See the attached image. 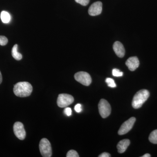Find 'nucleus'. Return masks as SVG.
<instances>
[{"mask_svg":"<svg viewBox=\"0 0 157 157\" xmlns=\"http://www.w3.org/2000/svg\"><path fill=\"white\" fill-rule=\"evenodd\" d=\"M125 64L130 71H134L138 67L140 63L137 57L133 56L129 58Z\"/></svg>","mask_w":157,"mask_h":157,"instance_id":"nucleus-10","label":"nucleus"},{"mask_svg":"<svg viewBox=\"0 0 157 157\" xmlns=\"http://www.w3.org/2000/svg\"><path fill=\"white\" fill-rule=\"evenodd\" d=\"M74 109H75V111H76V112H81L82 110L81 104H76V106H75Z\"/></svg>","mask_w":157,"mask_h":157,"instance_id":"nucleus-21","label":"nucleus"},{"mask_svg":"<svg viewBox=\"0 0 157 157\" xmlns=\"http://www.w3.org/2000/svg\"><path fill=\"white\" fill-rule=\"evenodd\" d=\"M107 85L109 87L111 88H115L116 87V84L113 78H106L105 80Z\"/></svg>","mask_w":157,"mask_h":157,"instance_id":"nucleus-16","label":"nucleus"},{"mask_svg":"<svg viewBox=\"0 0 157 157\" xmlns=\"http://www.w3.org/2000/svg\"><path fill=\"white\" fill-rule=\"evenodd\" d=\"M149 140L154 144H157V130H154L151 133Z\"/></svg>","mask_w":157,"mask_h":157,"instance_id":"nucleus-15","label":"nucleus"},{"mask_svg":"<svg viewBox=\"0 0 157 157\" xmlns=\"http://www.w3.org/2000/svg\"><path fill=\"white\" fill-rule=\"evenodd\" d=\"M130 144V141L129 139H124L121 140L117 145L118 152L119 153H123L126 150Z\"/></svg>","mask_w":157,"mask_h":157,"instance_id":"nucleus-12","label":"nucleus"},{"mask_svg":"<svg viewBox=\"0 0 157 157\" xmlns=\"http://www.w3.org/2000/svg\"><path fill=\"white\" fill-rule=\"evenodd\" d=\"M64 113L67 116H70L72 114V109L70 107H67L64 109Z\"/></svg>","mask_w":157,"mask_h":157,"instance_id":"nucleus-22","label":"nucleus"},{"mask_svg":"<svg viewBox=\"0 0 157 157\" xmlns=\"http://www.w3.org/2000/svg\"><path fill=\"white\" fill-rule=\"evenodd\" d=\"M17 48H18V45L17 44H15L12 48L11 53H12V56L15 59L17 60H20L22 58V56L21 54L18 52Z\"/></svg>","mask_w":157,"mask_h":157,"instance_id":"nucleus-13","label":"nucleus"},{"mask_svg":"<svg viewBox=\"0 0 157 157\" xmlns=\"http://www.w3.org/2000/svg\"><path fill=\"white\" fill-rule=\"evenodd\" d=\"M98 109L101 117L104 118L108 117L111 113V108L110 104L104 99H101L98 104Z\"/></svg>","mask_w":157,"mask_h":157,"instance_id":"nucleus-4","label":"nucleus"},{"mask_svg":"<svg viewBox=\"0 0 157 157\" xmlns=\"http://www.w3.org/2000/svg\"><path fill=\"white\" fill-rule=\"evenodd\" d=\"M150 96V93L147 90L143 89L137 92L133 98L132 106L135 109H139L142 107L147 100Z\"/></svg>","mask_w":157,"mask_h":157,"instance_id":"nucleus-2","label":"nucleus"},{"mask_svg":"<svg viewBox=\"0 0 157 157\" xmlns=\"http://www.w3.org/2000/svg\"><path fill=\"white\" fill-rule=\"evenodd\" d=\"M102 11V3L97 2L93 3L89 9L88 13L91 16H96L101 14Z\"/></svg>","mask_w":157,"mask_h":157,"instance_id":"nucleus-9","label":"nucleus"},{"mask_svg":"<svg viewBox=\"0 0 157 157\" xmlns=\"http://www.w3.org/2000/svg\"><path fill=\"white\" fill-rule=\"evenodd\" d=\"M74 102L73 96L68 94H60L57 101V104L59 107H66L72 104Z\"/></svg>","mask_w":157,"mask_h":157,"instance_id":"nucleus-5","label":"nucleus"},{"mask_svg":"<svg viewBox=\"0 0 157 157\" xmlns=\"http://www.w3.org/2000/svg\"><path fill=\"white\" fill-rule=\"evenodd\" d=\"M14 135L21 140H24L26 136V132L22 123L17 122L13 126Z\"/></svg>","mask_w":157,"mask_h":157,"instance_id":"nucleus-8","label":"nucleus"},{"mask_svg":"<svg viewBox=\"0 0 157 157\" xmlns=\"http://www.w3.org/2000/svg\"><path fill=\"white\" fill-rule=\"evenodd\" d=\"M2 73L0 71V84L2 83Z\"/></svg>","mask_w":157,"mask_h":157,"instance_id":"nucleus-25","label":"nucleus"},{"mask_svg":"<svg viewBox=\"0 0 157 157\" xmlns=\"http://www.w3.org/2000/svg\"><path fill=\"white\" fill-rule=\"evenodd\" d=\"M135 121L136 118L135 117L130 118L128 120L126 121L121 126L118 132V134L122 135L128 133L133 128Z\"/></svg>","mask_w":157,"mask_h":157,"instance_id":"nucleus-7","label":"nucleus"},{"mask_svg":"<svg viewBox=\"0 0 157 157\" xmlns=\"http://www.w3.org/2000/svg\"><path fill=\"white\" fill-rule=\"evenodd\" d=\"M113 49L116 54L119 57L122 58L124 56L125 51L123 44L120 42H114L113 45Z\"/></svg>","mask_w":157,"mask_h":157,"instance_id":"nucleus-11","label":"nucleus"},{"mask_svg":"<svg viewBox=\"0 0 157 157\" xmlns=\"http://www.w3.org/2000/svg\"><path fill=\"white\" fill-rule=\"evenodd\" d=\"M112 74L113 76L120 77V76H122L123 75V73L121 72L120 70H118V69H114L112 70Z\"/></svg>","mask_w":157,"mask_h":157,"instance_id":"nucleus-18","label":"nucleus"},{"mask_svg":"<svg viewBox=\"0 0 157 157\" xmlns=\"http://www.w3.org/2000/svg\"><path fill=\"white\" fill-rule=\"evenodd\" d=\"M8 42V39L5 36H0V45H6Z\"/></svg>","mask_w":157,"mask_h":157,"instance_id":"nucleus-19","label":"nucleus"},{"mask_svg":"<svg viewBox=\"0 0 157 157\" xmlns=\"http://www.w3.org/2000/svg\"><path fill=\"white\" fill-rule=\"evenodd\" d=\"M76 2L80 4L82 6H86L89 4L90 0H75Z\"/></svg>","mask_w":157,"mask_h":157,"instance_id":"nucleus-20","label":"nucleus"},{"mask_svg":"<svg viewBox=\"0 0 157 157\" xmlns=\"http://www.w3.org/2000/svg\"><path fill=\"white\" fill-rule=\"evenodd\" d=\"M33 86L27 82H20L14 86L13 91L16 96L21 98L29 97L33 91Z\"/></svg>","mask_w":157,"mask_h":157,"instance_id":"nucleus-1","label":"nucleus"},{"mask_svg":"<svg viewBox=\"0 0 157 157\" xmlns=\"http://www.w3.org/2000/svg\"><path fill=\"white\" fill-rule=\"evenodd\" d=\"M1 18L4 23H8L11 21V15L7 11H2L1 12Z\"/></svg>","mask_w":157,"mask_h":157,"instance_id":"nucleus-14","label":"nucleus"},{"mask_svg":"<svg viewBox=\"0 0 157 157\" xmlns=\"http://www.w3.org/2000/svg\"><path fill=\"white\" fill-rule=\"evenodd\" d=\"M39 150L42 157H50L52 155V150L50 142L46 138H42L39 143Z\"/></svg>","mask_w":157,"mask_h":157,"instance_id":"nucleus-3","label":"nucleus"},{"mask_svg":"<svg viewBox=\"0 0 157 157\" xmlns=\"http://www.w3.org/2000/svg\"><path fill=\"white\" fill-rule=\"evenodd\" d=\"M74 78L76 81L86 86H88L91 83V77L86 72H78L75 74Z\"/></svg>","mask_w":157,"mask_h":157,"instance_id":"nucleus-6","label":"nucleus"},{"mask_svg":"<svg viewBox=\"0 0 157 157\" xmlns=\"http://www.w3.org/2000/svg\"><path fill=\"white\" fill-rule=\"evenodd\" d=\"M111 156L109 153L107 152H104L99 156V157H109Z\"/></svg>","mask_w":157,"mask_h":157,"instance_id":"nucleus-23","label":"nucleus"},{"mask_svg":"<svg viewBox=\"0 0 157 157\" xmlns=\"http://www.w3.org/2000/svg\"><path fill=\"white\" fill-rule=\"evenodd\" d=\"M67 157H78V153L76 151L71 150L68 152L67 155Z\"/></svg>","mask_w":157,"mask_h":157,"instance_id":"nucleus-17","label":"nucleus"},{"mask_svg":"<svg viewBox=\"0 0 157 157\" xmlns=\"http://www.w3.org/2000/svg\"><path fill=\"white\" fill-rule=\"evenodd\" d=\"M151 155L149 154H146L144 155L141 156V157H151Z\"/></svg>","mask_w":157,"mask_h":157,"instance_id":"nucleus-24","label":"nucleus"}]
</instances>
